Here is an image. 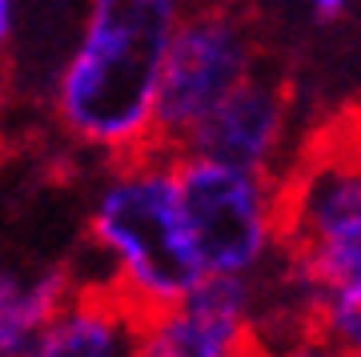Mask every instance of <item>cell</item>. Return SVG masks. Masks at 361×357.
Masks as SVG:
<instances>
[{"label":"cell","mask_w":361,"mask_h":357,"mask_svg":"<svg viewBox=\"0 0 361 357\" xmlns=\"http://www.w3.org/2000/svg\"><path fill=\"white\" fill-rule=\"evenodd\" d=\"M257 357H337V353L317 341H293V345H285V349H273V353H261L257 349Z\"/></svg>","instance_id":"obj_11"},{"label":"cell","mask_w":361,"mask_h":357,"mask_svg":"<svg viewBox=\"0 0 361 357\" xmlns=\"http://www.w3.org/2000/svg\"><path fill=\"white\" fill-rule=\"evenodd\" d=\"M249 357H257V349H253V353H249Z\"/></svg>","instance_id":"obj_12"},{"label":"cell","mask_w":361,"mask_h":357,"mask_svg":"<svg viewBox=\"0 0 361 357\" xmlns=\"http://www.w3.org/2000/svg\"><path fill=\"white\" fill-rule=\"evenodd\" d=\"M16 28H20V16L8 0H0V61L13 52V40H16Z\"/></svg>","instance_id":"obj_10"},{"label":"cell","mask_w":361,"mask_h":357,"mask_svg":"<svg viewBox=\"0 0 361 357\" xmlns=\"http://www.w3.org/2000/svg\"><path fill=\"white\" fill-rule=\"evenodd\" d=\"M77 285L73 265L16 269L0 261V357H28L44 321Z\"/></svg>","instance_id":"obj_9"},{"label":"cell","mask_w":361,"mask_h":357,"mask_svg":"<svg viewBox=\"0 0 361 357\" xmlns=\"http://www.w3.org/2000/svg\"><path fill=\"white\" fill-rule=\"evenodd\" d=\"M277 257L361 241V104L301 140L273 185Z\"/></svg>","instance_id":"obj_4"},{"label":"cell","mask_w":361,"mask_h":357,"mask_svg":"<svg viewBox=\"0 0 361 357\" xmlns=\"http://www.w3.org/2000/svg\"><path fill=\"white\" fill-rule=\"evenodd\" d=\"M180 217L205 277L257 281L277 257L273 181L197 157H173Z\"/></svg>","instance_id":"obj_5"},{"label":"cell","mask_w":361,"mask_h":357,"mask_svg":"<svg viewBox=\"0 0 361 357\" xmlns=\"http://www.w3.org/2000/svg\"><path fill=\"white\" fill-rule=\"evenodd\" d=\"M265 49L269 44L253 8H180L161 68L153 153L177 157L185 137L253 73Z\"/></svg>","instance_id":"obj_3"},{"label":"cell","mask_w":361,"mask_h":357,"mask_svg":"<svg viewBox=\"0 0 361 357\" xmlns=\"http://www.w3.org/2000/svg\"><path fill=\"white\" fill-rule=\"evenodd\" d=\"M297 113V77L285 68L273 49L261 52L237 89L185 137L177 157H197L225 169H241L277 185L289 165V133Z\"/></svg>","instance_id":"obj_6"},{"label":"cell","mask_w":361,"mask_h":357,"mask_svg":"<svg viewBox=\"0 0 361 357\" xmlns=\"http://www.w3.org/2000/svg\"><path fill=\"white\" fill-rule=\"evenodd\" d=\"M301 309V341L361 357V241L281 257Z\"/></svg>","instance_id":"obj_7"},{"label":"cell","mask_w":361,"mask_h":357,"mask_svg":"<svg viewBox=\"0 0 361 357\" xmlns=\"http://www.w3.org/2000/svg\"><path fill=\"white\" fill-rule=\"evenodd\" d=\"M149 317L109 281H77L28 357H137Z\"/></svg>","instance_id":"obj_8"},{"label":"cell","mask_w":361,"mask_h":357,"mask_svg":"<svg viewBox=\"0 0 361 357\" xmlns=\"http://www.w3.org/2000/svg\"><path fill=\"white\" fill-rule=\"evenodd\" d=\"M180 8L169 0H97L52 85V121L104 169L153 153L157 92Z\"/></svg>","instance_id":"obj_1"},{"label":"cell","mask_w":361,"mask_h":357,"mask_svg":"<svg viewBox=\"0 0 361 357\" xmlns=\"http://www.w3.org/2000/svg\"><path fill=\"white\" fill-rule=\"evenodd\" d=\"M89 245L109 285L153 321L205 281L177 201L173 157L145 153L109 165L89 205Z\"/></svg>","instance_id":"obj_2"}]
</instances>
